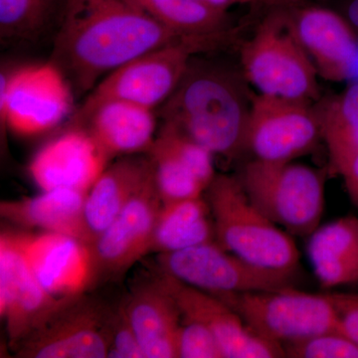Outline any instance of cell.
I'll return each instance as SVG.
<instances>
[{
    "label": "cell",
    "mask_w": 358,
    "mask_h": 358,
    "mask_svg": "<svg viewBox=\"0 0 358 358\" xmlns=\"http://www.w3.org/2000/svg\"><path fill=\"white\" fill-rule=\"evenodd\" d=\"M190 38L171 31L129 0H66L52 62L88 91L148 52Z\"/></svg>",
    "instance_id": "6da1fadb"
},
{
    "label": "cell",
    "mask_w": 358,
    "mask_h": 358,
    "mask_svg": "<svg viewBox=\"0 0 358 358\" xmlns=\"http://www.w3.org/2000/svg\"><path fill=\"white\" fill-rule=\"evenodd\" d=\"M251 99L234 75L193 60L160 110L169 124L215 155L230 159L246 148Z\"/></svg>",
    "instance_id": "7a4b0ae2"
},
{
    "label": "cell",
    "mask_w": 358,
    "mask_h": 358,
    "mask_svg": "<svg viewBox=\"0 0 358 358\" xmlns=\"http://www.w3.org/2000/svg\"><path fill=\"white\" fill-rule=\"evenodd\" d=\"M204 197L223 249L258 267L296 273L300 252L293 238L252 203L239 178L216 174Z\"/></svg>",
    "instance_id": "3957f363"
},
{
    "label": "cell",
    "mask_w": 358,
    "mask_h": 358,
    "mask_svg": "<svg viewBox=\"0 0 358 358\" xmlns=\"http://www.w3.org/2000/svg\"><path fill=\"white\" fill-rule=\"evenodd\" d=\"M240 61L244 77L259 94L310 103L319 95V74L287 9H277L260 23L242 46Z\"/></svg>",
    "instance_id": "277c9868"
},
{
    "label": "cell",
    "mask_w": 358,
    "mask_h": 358,
    "mask_svg": "<svg viewBox=\"0 0 358 358\" xmlns=\"http://www.w3.org/2000/svg\"><path fill=\"white\" fill-rule=\"evenodd\" d=\"M240 181L252 203L294 236L308 237L324 209L326 178L306 164L253 159Z\"/></svg>",
    "instance_id": "5b68a950"
},
{
    "label": "cell",
    "mask_w": 358,
    "mask_h": 358,
    "mask_svg": "<svg viewBox=\"0 0 358 358\" xmlns=\"http://www.w3.org/2000/svg\"><path fill=\"white\" fill-rule=\"evenodd\" d=\"M250 329L284 346L326 331H341L329 293L310 294L294 286L266 292L218 296Z\"/></svg>",
    "instance_id": "8992f818"
},
{
    "label": "cell",
    "mask_w": 358,
    "mask_h": 358,
    "mask_svg": "<svg viewBox=\"0 0 358 358\" xmlns=\"http://www.w3.org/2000/svg\"><path fill=\"white\" fill-rule=\"evenodd\" d=\"M221 42L186 39L148 52L103 77L78 112L110 100L126 101L155 110L173 95L192 64L193 55Z\"/></svg>",
    "instance_id": "52a82bcc"
},
{
    "label": "cell",
    "mask_w": 358,
    "mask_h": 358,
    "mask_svg": "<svg viewBox=\"0 0 358 358\" xmlns=\"http://www.w3.org/2000/svg\"><path fill=\"white\" fill-rule=\"evenodd\" d=\"M0 113L6 128L35 136L57 128L73 107L72 85L55 63L25 66L1 75Z\"/></svg>",
    "instance_id": "ba28073f"
},
{
    "label": "cell",
    "mask_w": 358,
    "mask_h": 358,
    "mask_svg": "<svg viewBox=\"0 0 358 358\" xmlns=\"http://www.w3.org/2000/svg\"><path fill=\"white\" fill-rule=\"evenodd\" d=\"M157 268L212 296L266 292L293 286L296 273L247 262L217 242L157 255Z\"/></svg>",
    "instance_id": "9c48e42d"
},
{
    "label": "cell",
    "mask_w": 358,
    "mask_h": 358,
    "mask_svg": "<svg viewBox=\"0 0 358 358\" xmlns=\"http://www.w3.org/2000/svg\"><path fill=\"white\" fill-rule=\"evenodd\" d=\"M110 307L86 294L73 296L14 348L21 358H105Z\"/></svg>",
    "instance_id": "30bf717a"
},
{
    "label": "cell",
    "mask_w": 358,
    "mask_h": 358,
    "mask_svg": "<svg viewBox=\"0 0 358 358\" xmlns=\"http://www.w3.org/2000/svg\"><path fill=\"white\" fill-rule=\"evenodd\" d=\"M320 138L319 112L310 102L259 93L252 96L246 148L254 159L293 162L315 150Z\"/></svg>",
    "instance_id": "8fae6325"
},
{
    "label": "cell",
    "mask_w": 358,
    "mask_h": 358,
    "mask_svg": "<svg viewBox=\"0 0 358 358\" xmlns=\"http://www.w3.org/2000/svg\"><path fill=\"white\" fill-rule=\"evenodd\" d=\"M162 205L152 171L147 182L120 215L89 245L92 288L119 279L143 257L150 253L152 235Z\"/></svg>",
    "instance_id": "7c38bea8"
},
{
    "label": "cell",
    "mask_w": 358,
    "mask_h": 358,
    "mask_svg": "<svg viewBox=\"0 0 358 358\" xmlns=\"http://www.w3.org/2000/svg\"><path fill=\"white\" fill-rule=\"evenodd\" d=\"M69 299L55 298L41 286L28 262L21 233H2L0 315L13 350Z\"/></svg>",
    "instance_id": "4fadbf2b"
},
{
    "label": "cell",
    "mask_w": 358,
    "mask_h": 358,
    "mask_svg": "<svg viewBox=\"0 0 358 358\" xmlns=\"http://www.w3.org/2000/svg\"><path fill=\"white\" fill-rule=\"evenodd\" d=\"M157 281L173 296L181 317L199 322L217 338L225 358L285 357L282 346L261 338L224 301L157 268Z\"/></svg>",
    "instance_id": "5bb4252c"
},
{
    "label": "cell",
    "mask_w": 358,
    "mask_h": 358,
    "mask_svg": "<svg viewBox=\"0 0 358 358\" xmlns=\"http://www.w3.org/2000/svg\"><path fill=\"white\" fill-rule=\"evenodd\" d=\"M289 22L319 77L339 83L358 68V36L343 13L317 6L289 7Z\"/></svg>",
    "instance_id": "9a60e30c"
},
{
    "label": "cell",
    "mask_w": 358,
    "mask_h": 358,
    "mask_svg": "<svg viewBox=\"0 0 358 358\" xmlns=\"http://www.w3.org/2000/svg\"><path fill=\"white\" fill-rule=\"evenodd\" d=\"M110 159L86 129L72 124L40 148L29 173L42 192L70 189L87 194Z\"/></svg>",
    "instance_id": "2e32d148"
},
{
    "label": "cell",
    "mask_w": 358,
    "mask_h": 358,
    "mask_svg": "<svg viewBox=\"0 0 358 358\" xmlns=\"http://www.w3.org/2000/svg\"><path fill=\"white\" fill-rule=\"evenodd\" d=\"M21 235L28 262L49 294L58 299L72 298L92 289L88 244L59 233Z\"/></svg>",
    "instance_id": "e0dca14e"
},
{
    "label": "cell",
    "mask_w": 358,
    "mask_h": 358,
    "mask_svg": "<svg viewBox=\"0 0 358 358\" xmlns=\"http://www.w3.org/2000/svg\"><path fill=\"white\" fill-rule=\"evenodd\" d=\"M73 124L86 129L110 159L148 152L157 134L154 110L126 101H105L77 112Z\"/></svg>",
    "instance_id": "ac0fdd59"
},
{
    "label": "cell",
    "mask_w": 358,
    "mask_h": 358,
    "mask_svg": "<svg viewBox=\"0 0 358 358\" xmlns=\"http://www.w3.org/2000/svg\"><path fill=\"white\" fill-rule=\"evenodd\" d=\"M124 301L145 358H178L176 334L182 317L157 279L138 285Z\"/></svg>",
    "instance_id": "d6986e66"
},
{
    "label": "cell",
    "mask_w": 358,
    "mask_h": 358,
    "mask_svg": "<svg viewBox=\"0 0 358 358\" xmlns=\"http://www.w3.org/2000/svg\"><path fill=\"white\" fill-rule=\"evenodd\" d=\"M152 171L148 157H127L107 166L85 200L84 222L89 245L120 215L147 182Z\"/></svg>",
    "instance_id": "ffe728a7"
},
{
    "label": "cell",
    "mask_w": 358,
    "mask_h": 358,
    "mask_svg": "<svg viewBox=\"0 0 358 358\" xmlns=\"http://www.w3.org/2000/svg\"><path fill=\"white\" fill-rule=\"evenodd\" d=\"M86 196L76 190H49L29 199L1 202L0 215L21 227L67 235L89 245L84 222Z\"/></svg>",
    "instance_id": "44dd1931"
},
{
    "label": "cell",
    "mask_w": 358,
    "mask_h": 358,
    "mask_svg": "<svg viewBox=\"0 0 358 358\" xmlns=\"http://www.w3.org/2000/svg\"><path fill=\"white\" fill-rule=\"evenodd\" d=\"M307 253L322 288L358 282V218L346 216L319 226L308 236Z\"/></svg>",
    "instance_id": "7402d4cb"
},
{
    "label": "cell",
    "mask_w": 358,
    "mask_h": 358,
    "mask_svg": "<svg viewBox=\"0 0 358 358\" xmlns=\"http://www.w3.org/2000/svg\"><path fill=\"white\" fill-rule=\"evenodd\" d=\"M214 241L216 237L213 218L203 195L162 205L150 253H171Z\"/></svg>",
    "instance_id": "603a6c76"
},
{
    "label": "cell",
    "mask_w": 358,
    "mask_h": 358,
    "mask_svg": "<svg viewBox=\"0 0 358 358\" xmlns=\"http://www.w3.org/2000/svg\"><path fill=\"white\" fill-rule=\"evenodd\" d=\"M319 115L331 169L345 179L358 155V81L333 96Z\"/></svg>",
    "instance_id": "cb8c5ba5"
},
{
    "label": "cell",
    "mask_w": 358,
    "mask_h": 358,
    "mask_svg": "<svg viewBox=\"0 0 358 358\" xmlns=\"http://www.w3.org/2000/svg\"><path fill=\"white\" fill-rule=\"evenodd\" d=\"M162 25L190 38L224 39L228 11L200 0H129Z\"/></svg>",
    "instance_id": "d4e9b609"
},
{
    "label": "cell",
    "mask_w": 358,
    "mask_h": 358,
    "mask_svg": "<svg viewBox=\"0 0 358 358\" xmlns=\"http://www.w3.org/2000/svg\"><path fill=\"white\" fill-rule=\"evenodd\" d=\"M147 154L154 167L155 183L162 204L203 196L207 187L189 162L159 136H155Z\"/></svg>",
    "instance_id": "484cf974"
},
{
    "label": "cell",
    "mask_w": 358,
    "mask_h": 358,
    "mask_svg": "<svg viewBox=\"0 0 358 358\" xmlns=\"http://www.w3.org/2000/svg\"><path fill=\"white\" fill-rule=\"evenodd\" d=\"M64 0H0L2 42L33 41L38 38Z\"/></svg>",
    "instance_id": "4316f807"
},
{
    "label": "cell",
    "mask_w": 358,
    "mask_h": 358,
    "mask_svg": "<svg viewBox=\"0 0 358 358\" xmlns=\"http://www.w3.org/2000/svg\"><path fill=\"white\" fill-rule=\"evenodd\" d=\"M285 357L358 358V345L341 331L315 334L282 346Z\"/></svg>",
    "instance_id": "83f0119b"
},
{
    "label": "cell",
    "mask_w": 358,
    "mask_h": 358,
    "mask_svg": "<svg viewBox=\"0 0 358 358\" xmlns=\"http://www.w3.org/2000/svg\"><path fill=\"white\" fill-rule=\"evenodd\" d=\"M178 358H225L213 334L199 322L181 319L176 334Z\"/></svg>",
    "instance_id": "f1b7e54d"
},
{
    "label": "cell",
    "mask_w": 358,
    "mask_h": 358,
    "mask_svg": "<svg viewBox=\"0 0 358 358\" xmlns=\"http://www.w3.org/2000/svg\"><path fill=\"white\" fill-rule=\"evenodd\" d=\"M109 329L110 346L109 358H145L136 336L124 301L110 307Z\"/></svg>",
    "instance_id": "f546056e"
},
{
    "label": "cell",
    "mask_w": 358,
    "mask_h": 358,
    "mask_svg": "<svg viewBox=\"0 0 358 358\" xmlns=\"http://www.w3.org/2000/svg\"><path fill=\"white\" fill-rule=\"evenodd\" d=\"M338 313L339 329L358 345V293H329Z\"/></svg>",
    "instance_id": "4dcf8cb0"
},
{
    "label": "cell",
    "mask_w": 358,
    "mask_h": 358,
    "mask_svg": "<svg viewBox=\"0 0 358 358\" xmlns=\"http://www.w3.org/2000/svg\"><path fill=\"white\" fill-rule=\"evenodd\" d=\"M343 181H345L346 192L350 195L352 203L358 207V155L352 162L350 174L348 178L343 179Z\"/></svg>",
    "instance_id": "1f68e13d"
},
{
    "label": "cell",
    "mask_w": 358,
    "mask_h": 358,
    "mask_svg": "<svg viewBox=\"0 0 358 358\" xmlns=\"http://www.w3.org/2000/svg\"><path fill=\"white\" fill-rule=\"evenodd\" d=\"M200 1L225 11L229 10L231 7L233 6H247V4H255L262 1L273 2L274 3V0H200Z\"/></svg>",
    "instance_id": "d6a6232c"
},
{
    "label": "cell",
    "mask_w": 358,
    "mask_h": 358,
    "mask_svg": "<svg viewBox=\"0 0 358 358\" xmlns=\"http://www.w3.org/2000/svg\"><path fill=\"white\" fill-rule=\"evenodd\" d=\"M343 14L358 36V0H346Z\"/></svg>",
    "instance_id": "836d02e7"
},
{
    "label": "cell",
    "mask_w": 358,
    "mask_h": 358,
    "mask_svg": "<svg viewBox=\"0 0 358 358\" xmlns=\"http://www.w3.org/2000/svg\"><path fill=\"white\" fill-rule=\"evenodd\" d=\"M275 3H278V2H281V3H286V2H291L292 0H275Z\"/></svg>",
    "instance_id": "e575fe53"
}]
</instances>
